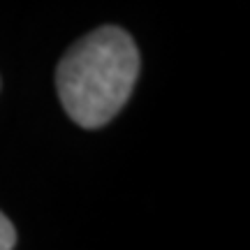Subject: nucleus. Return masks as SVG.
Instances as JSON below:
<instances>
[{"label":"nucleus","instance_id":"f03ea898","mask_svg":"<svg viewBox=\"0 0 250 250\" xmlns=\"http://www.w3.org/2000/svg\"><path fill=\"white\" fill-rule=\"evenodd\" d=\"M17 243V232L14 225L9 223L5 213H0V250H12Z\"/></svg>","mask_w":250,"mask_h":250},{"label":"nucleus","instance_id":"f257e3e1","mask_svg":"<svg viewBox=\"0 0 250 250\" xmlns=\"http://www.w3.org/2000/svg\"><path fill=\"white\" fill-rule=\"evenodd\" d=\"M139 74V51L116 26L81 37L62 56L56 88L67 116L81 127H102L127 102Z\"/></svg>","mask_w":250,"mask_h":250}]
</instances>
